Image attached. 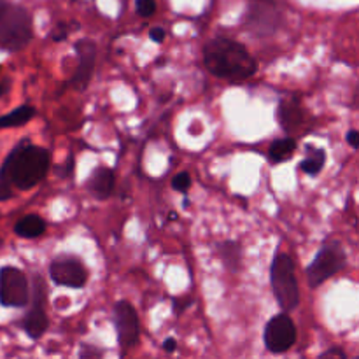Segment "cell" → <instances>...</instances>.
<instances>
[{"mask_svg":"<svg viewBox=\"0 0 359 359\" xmlns=\"http://www.w3.org/2000/svg\"><path fill=\"white\" fill-rule=\"evenodd\" d=\"M67 34H69V30L65 28V25H58V28L56 30L51 32V37L53 41H63V39H67Z\"/></svg>","mask_w":359,"mask_h":359,"instance_id":"23","label":"cell"},{"mask_svg":"<svg viewBox=\"0 0 359 359\" xmlns=\"http://www.w3.org/2000/svg\"><path fill=\"white\" fill-rule=\"evenodd\" d=\"M46 304V286L41 277H35L34 280V298H32V307L28 311L27 318L23 321V328L30 339L37 340L48 330V318L44 311Z\"/></svg>","mask_w":359,"mask_h":359,"instance_id":"10","label":"cell"},{"mask_svg":"<svg viewBox=\"0 0 359 359\" xmlns=\"http://www.w3.org/2000/svg\"><path fill=\"white\" fill-rule=\"evenodd\" d=\"M321 358H323V359H325V358L346 359L347 354H346V351H342V349H340V347H333V349H330V351H326V353H323Z\"/></svg>","mask_w":359,"mask_h":359,"instance_id":"22","label":"cell"},{"mask_svg":"<svg viewBox=\"0 0 359 359\" xmlns=\"http://www.w3.org/2000/svg\"><path fill=\"white\" fill-rule=\"evenodd\" d=\"M137 13L142 18L153 16L154 11H156V2L154 0H135Z\"/></svg>","mask_w":359,"mask_h":359,"instance_id":"21","label":"cell"},{"mask_svg":"<svg viewBox=\"0 0 359 359\" xmlns=\"http://www.w3.org/2000/svg\"><path fill=\"white\" fill-rule=\"evenodd\" d=\"M35 116V109L30 105H20L13 112L6 116H0V130L14 128V126H23Z\"/></svg>","mask_w":359,"mask_h":359,"instance_id":"18","label":"cell"},{"mask_svg":"<svg viewBox=\"0 0 359 359\" xmlns=\"http://www.w3.org/2000/svg\"><path fill=\"white\" fill-rule=\"evenodd\" d=\"M347 263V255L340 242H330L316 255L314 262L307 266L309 286L312 290L321 286L335 273L342 272Z\"/></svg>","mask_w":359,"mask_h":359,"instance_id":"5","label":"cell"},{"mask_svg":"<svg viewBox=\"0 0 359 359\" xmlns=\"http://www.w3.org/2000/svg\"><path fill=\"white\" fill-rule=\"evenodd\" d=\"M189 186H191V177H189V174H186V172H181V174H177L172 179V188H174L175 191L186 193L189 189Z\"/></svg>","mask_w":359,"mask_h":359,"instance_id":"20","label":"cell"},{"mask_svg":"<svg viewBox=\"0 0 359 359\" xmlns=\"http://www.w3.org/2000/svg\"><path fill=\"white\" fill-rule=\"evenodd\" d=\"M11 88V83L7 79H4V81H0V97H2L4 93H7V90H9Z\"/></svg>","mask_w":359,"mask_h":359,"instance_id":"27","label":"cell"},{"mask_svg":"<svg viewBox=\"0 0 359 359\" xmlns=\"http://www.w3.org/2000/svg\"><path fill=\"white\" fill-rule=\"evenodd\" d=\"M305 158L302 160L300 168L309 175H318L319 172L325 168L326 163V153L321 149V147H314V146H307L305 149Z\"/></svg>","mask_w":359,"mask_h":359,"instance_id":"17","label":"cell"},{"mask_svg":"<svg viewBox=\"0 0 359 359\" xmlns=\"http://www.w3.org/2000/svg\"><path fill=\"white\" fill-rule=\"evenodd\" d=\"M297 342V328L290 314H277L265 328V346L270 353L283 354Z\"/></svg>","mask_w":359,"mask_h":359,"instance_id":"7","label":"cell"},{"mask_svg":"<svg viewBox=\"0 0 359 359\" xmlns=\"http://www.w3.org/2000/svg\"><path fill=\"white\" fill-rule=\"evenodd\" d=\"M294 151H297V140L293 137H284V139L273 140L270 144L269 158L272 163H283V161L290 160L293 156Z\"/></svg>","mask_w":359,"mask_h":359,"instance_id":"16","label":"cell"},{"mask_svg":"<svg viewBox=\"0 0 359 359\" xmlns=\"http://www.w3.org/2000/svg\"><path fill=\"white\" fill-rule=\"evenodd\" d=\"M114 172L107 167H98L95 168L91 177L88 179V191L97 200H107L114 191Z\"/></svg>","mask_w":359,"mask_h":359,"instance_id":"14","label":"cell"},{"mask_svg":"<svg viewBox=\"0 0 359 359\" xmlns=\"http://www.w3.org/2000/svg\"><path fill=\"white\" fill-rule=\"evenodd\" d=\"M32 18L21 6H7L0 16V49L16 53L32 41Z\"/></svg>","mask_w":359,"mask_h":359,"instance_id":"3","label":"cell"},{"mask_svg":"<svg viewBox=\"0 0 359 359\" xmlns=\"http://www.w3.org/2000/svg\"><path fill=\"white\" fill-rule=\"evenodd\" d=\"M49 161H51V154L48 149L41 146H32L28 140H23L11 151L0 170L9 177L11 184L16 186L21 191H28L46 177L49 170Z\"/></svg>","mask_w":359,"mask_h":359,"instance_id":"2","label":"cell"},{"mask_svg":"<svg viewBox=\"0 0 359 359\" xmlns=\"http://www.w3.org/2000/svg\"><path fill=\"white\" fill-rule=\"evenodd\" d=\"M46 231V223L37 214H28L23 216L14 226V233L23 238H35Z\"/></svg>","mask_w":359,"mask_h":359,"instance_id":"15","label":"cell"},{"mask_svg":"<svg viewBox=\"0 0 359 359\" xmlns=\"http://www.w3.org/2000/svg\"><path fill=\"white\" fill-rule=\"evenodd\" d=\"M49 276L58 286L81 290L88 280V272L83 262L74 256H60L49 265Z\"/></svg>","mask_w":359,"mask_h":359,"instance_id":"9","label":"cell"},{"mask_svg":"<svg viewBox=\"0 0 359 359\" xmlns=\"http://www.w3.org/2000/svg\"><path fill=\"white\" fill-rule=\"evenodd\" d=\"M165 35H167V32H165L163 28H153V30L149 32V37L153 39L154 42H163Z\"/></svg>","mask_w":359,"mask_h":359,"instance_id":"24","label":"cell"},{"mask_svg":"<svg viewBox=\"0 0 359 359\" xmlns=\"http://www.w3.org/2000/svg\"><path fill=\"white\" fill-rule=\"evenodd\" d=\"M219 255L230 272H237V270L241 269V262H242L241 244H237V242H231V241L223 242V244L219 245Z\"/></svg>","mask_w":359,"mask_h":359,"instance_id":"19","label":"cell"},{"mask_svg":"<svg viewBox=\"0 0 359 359\" xmlns=\"http://www.w3.org/2000/svg\"><path fill=\"white\" fill-rule=\"evenodd\" d=\"M163 349L167 351V353H174V351L177 349V342H175L174 339H167L163 342Z\"/></svg>","mask_w":359,"mask_h":359,"instance_id":"26","label":"cell"},{"mask_svg":"<svg viewBox=\"0 0 359 359\" xmlns=\"http://www.w3.org/2000/svg\"><path fill=\"white\" fill-rule=\"evenodd\" d=\"M277 118H279V123L284 132L293 133L304 123V107H302L300 100L297 97L280 100Z\"/></svg>","mask_w":359,"mask_h":359,"instance_id":"13","label":"cell"},{"mask_svg":"<svg viewBox=\"0 0 359 359\" xmlns=\"http://www.w3.org/2000/svg\"><path fill=\"white\" fill-rule=\"evenodd\" d=\"M114 325L118 332V344L126 353L133 346L139 344L140 339V323L137 311L128 302H118L114 307Z\"/></svg>","mask_w":359,"mask_h":359,"instance_id":"8","label":"cell"},{"mask_svg":"<svg viewBox=\"0 0 359 359\" xmlns=\"http://www.w3.org/2000/svg\"><path fill=\"white\" fill-rule=\"evenodd\" d=\"M279 23V13L276 7L269 6L263 0H258V4L251 7L248 16V27L258 35L273 34Z\"/></svg>","mask_w":359,"mask_h":359,"instance_id":"12","label":"cell"},{"mask_svg":"<svg viewBox=\"0 0 359 359\" xmlns=\"http://www.w3.org/2000/svg\"><path fill=\"white\" fill-rule=\"evenodd\" d=\"M203 65L219 79L242 83L256 72V62L244 44L228 37H216L203 48Z\"/></svg>","mask_w":359,"mask_h":359,"instance_id":"1","label":"cell"},{"mask_svg":"<svg viewBox=\"0 0 359 359\" xmlns=\"http://www.w3.org/2000/svg\"><path fill=\"white\" fill-rule=\"evenodd\" d=\"M272 290L284 312H291L300 304V290L294 277V262L287 255H277L270 269Z\"/></svg>","mask_w":359,"mask_h":359,"instance_id":"4","label":"cell"},{"mask_svg":"<svg viewBox=\"0 0 359 359\" xmlns=\"http://www.w3.org/2000/svg\"><path fill=\"white\" fill-rule=\"evenodd\" d=\"M358 132H356V130H351V132L349 133H347V142H349V146L351 147H354V149H358V146H359V144H358Z\"/></svg>","mask_w":359,"mask_h":359,"instance_id":"25","label":"cell"},{"mask_svg":"<svg viewBox=\"0 0 359 359\" xmlns=\"http://www.w3.org/2000/svg\"><path fill=\"white\" fill-rule=\"evenodd\" d=\"M76 51L79 63H77V70L72 77V84L79 90H84L91 79V74L95 69V56H97V46L90 39H81L76 42Z\"/></svg>","mask_w":359,"mask_h":359,"instance_id":"11","label":"cell"},{"mask_svg":"<svg viewBox=\"0 0 359 359\" xmlns=\"http://www.w3.org/2000/svg\"><path fill=\"white\" fill-rule=\"evenodd\" d=\"M30 300V287L27 276L16 266H4L0 270V305L11 309L27 307Z\"/></svg>","mask_w":359,"mask_h":359,"instance_id":"6","label":"cell"},{"mask_svg":"<svg viewBox=\"0 0 359 359\" xmlns=\"http://www.w3.org/2000/svg\"><path fill=\"white\" fill-rule=\"evenodd\" d=\"M0 245H2V238H0Z\"/></svg>","mask_w":359,"mask_h":359,"instance_id":"30","label":"cell"},{"mask_svg":"<svg viewBox=\"0 0 359 359\" xmlns=\"http://www.w3.org/2000/svg\"><path fill=\"white\" fill-rule=\"evenodd\" d=\"M7 6H9V2H7V0H0V16H2L4 11L7 9Z\"/></svg>","mask_w":359,"mask_h":359,"instance_id":"28","label":"cell"},{"mask_svg":"<svg viewBox=\"0 0 359 359\" xmlns=\"http://www.w3.org/2000/svg\"><path fill=\"white\" fill-rule=\"evenodd\" d=\"M255 2H258V0H255ZM263 2H270V0H263Z\"/></svg>","mask_w":359,"mask_h":359,"instance_id":"29","label":"cell"}]
</instances>
